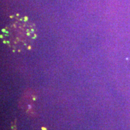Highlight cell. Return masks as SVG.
Wrapping results in <instances>:
<instances>
[{"mask_svg": "<svg viewBox=\"0 0 130 130\" xmlns=\"http://www.w3.org/2000/svg\"><path fill=\"white\" fill-rule=\"evenodd\" d=\"M36 37L35 24L27 17L18 14L11 16L7 25L1 30L3 43L13 51L30 50Z\"/></svg>", "mask_w": 130, "mask_h": 130, "instance_id": "6da1fadb", "label": "cell"}]
</instances>
